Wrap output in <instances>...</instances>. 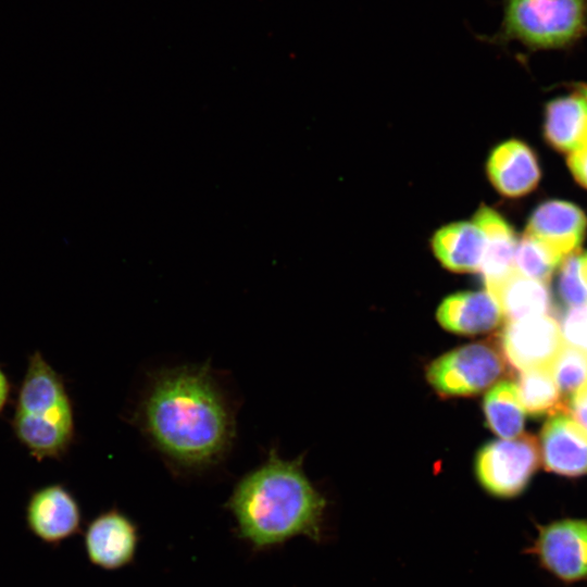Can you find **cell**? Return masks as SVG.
<instances>
[{
	"label": "cell",
	"instance_id": "obj_1",
	"mask_svg": "<svg viewBox=\"0 0 587 587\" xmlns=\"http://www.w3.org/2000/svg\"><path fill=\"white\" fill-rule=\"evenodd\" d=\"M137 415L152 445L187 470L217 463L235 438L232 407L207 365L158 371Z\"/></svg>",
	"mask_w": 587,
	"mask_h": 587
},
{
	"label": "cell",
	"instance_id": "obj_2",
	"mask_svg": "<svg viewBox=\"0 0 587 587\" xmlns=\"http://www.w3.org/2000/svg\"><path fill=\"white\" fill-rule=\"evenodd\" d=\"M225 508L239 538L265 550L298 536L321 541L326 499L312 485L302 457L285 460L272 450L235 485Z\"/></svg>",
	"mask_w": 587,
	"mask_h": 587
},
{
	"label": "cell",
	"instance_id": "obj_3",
	"mask_svg": "<svg viewBox=\"0 0 587 587\" xmlns=\"http://www.w3.org/2000/svg\"><path fill=\"white\" fill-rule=\"evenodd\" d=\"M11 428L38 462L61 460L74 441V409L65 382L39 351L28 357Z\"/></svg>",
	"mask_w": 587,
	"mask_h": 587
},
{
	"label": "cell",
	"instance_id": "obj_4",
	"mask_svg": "<svg viewBox=\"0 0 587 587\" xmlns=\"http://www.w3.org/2000/svg\"><path fill=\"white\" fill-rule=\"evenodd\" d=\"M586 36L587 0H502L499 28L480 38L535 52L571 49Z\"/></svg>",
	"mask_w": 587,
	"mask_h": 587
},
{
	"label": "cell",
	"instance_id": "obj_5",
	"mask_svg": "<svg viewBox=\"0 0 587 587\" xmlns=\"http://www.w3.org/2000/svg\"><path fill=\"white\" fill-rule=\"evenodd\" d=\"M541 463L537 439L521 434L483 446L475 458L474 472L480 487L498 499H514L528 487Z\"/></svg>",
	"mask_w": 587,
	"mask_h": 587
},
{
	"label": "cell",
	"instance_id": "obj_6",
	"mask_svg": "<svg viewBox=\"0 0 587 587\" xmlns=\"http://www.w3.org/2000/svg\"><path fill=\"white\" fill-rule=\"evenodd\" d=\"M505 373L503 352L494 344L474 342L455 348L427 367L426 378L444 396H473Z\"/></svg>",
	"mask_w": 587,
	"mask_h": 587
},
{
	"label": "cell",
	"instance_id": "obj_7",
	"mask_svg": "<svg viewBox=\"0 0 587 587\" xmlns=\"http://www.w3.org/2000/svg\"><path fill=\"white\" fill-rule=\"evenodd\" d=\"M536 529L525 552L539 567L565 586L587 583V517H558Z\"/></svg>",
	"mask_w": 587,
	"mask_h": 587
},
{
	"label": "cell",
	"instance_id": "obj_8",
	"mask_svg": "<svg viewBox=\"0 0 587 587\" xmlns=\"http://www.w3.org/2000/svg\"><path fill=\"white\" fill-rule=\"evenodd\" d=\"M27 530L41 542L58 547L82 532L83 510L75 495L62 483L33 490L25 504Z\"/></svg>",
	"mask_w": 587,
	"mask_h": 587
},
{
	"label": "cell",
	"instance_id": "obj_9",
	"mask_svg": "<svg viewBox=\"0 0 587 587\" xmlns=\"http://www.w3.org/2000/svg\"><path fill=\"white\" fill-rule=\"evenodd\" d=\"M88 561L102 570L116 571L129 565L137 553L139 529L123 511L111 508L93 516L83 533Z\"/></svg>",
	"mask_w": 587,
	"mask_h": 587
},
{
	"label": "cell",
	"instance_id": "obj_10",
	"mask_svg": "<svg viewBox=\"0 0 587 587\" xmlns=\"http://www.w3.org/2000/svg\"><path fill=\"white\" fill-rule=\"evenodd\" d=\"M563 345L559 323L548 314L509 321L501 334L505 360L521 372L550 369Z\"/></svg>",
	"mask_w": 587,
	"mask_h": 587
},
{
	"label": "cell",
	"instance_id": "obj_11",
	"mask_svg": "<svg viewBox=\"0 0 587 587\" xmlns=\"http://www.w3.org/2000/svg\"><path fill=\"white\" fill-rule=\"evenodd\" d=\"M539 448L546 471L565 477L587 474V429L567 414L547 421Z\"/></svg>",
	"mask_w": 587,
	"mask_h": 587
},
{
	"label": "cell",
	"instance_id": "obj_12",
	"mask_svg": "<svg viewBox=\"0 0 587 587\" xmlns=\"http://www.w3.org/2000/svg\"><path fill=\"white\" fill-rule=\"evenodd\" d=\"M486 172L492 187L501 196L512 199L532 192L541 177L535 151L519 139L496 146L487 158Z\"/></svg>",
	"mask_w": 587,
	"mask_h": 587
},
{
	"label": "cell",
	"instance_id": "obj_13",
	"mask_svg": "<svg viewBox=\"0 0 587 587\" xmlns=\"http://www.w3.org/2000/svg\"><path fill=\"white\" fill-rule=\"evenodd\" d=\"M587 228L585 213L575 204L550 200L532 213L525 235L540 241L561 259L575 253Z\"/></svg>",
	"mask_w": 587,
	"mask_h": 587
},
{
	"label": "cell",
	"instance_id": "obj_14",
	"mask_svg": "<svg viewBox=\"0 0 587 587\" xmlns=\"http://www.w3.org/2000/svg\"><path fill=\"white\" fill-rule=\"evenodd\" d=\"M544 136L560 152L571 153L587 142V85L551 100L545 110Z\"/></svg>",
	"mask_w": 587,
	"mask_h": 587
},
{
	"label": "cell",
	"instance_id": "obj_15",
	"mask_svg": "<svg viewBox=\"0 0 587 587\" xmlns=\"http://www.w3.org/2000/svg\"><path fill=\"white\" fill-rule=\"evenodd\" d=\"M436 317L449 332L477 335L498 327L503 314L495 298L487 290H482L448 296L438 307Z\"/></svg>",
	"mask_w": 587,
	"mask_h": 587
},
{
	"label": "cell",
	"instance_id": "obj_16",
	"mask_svg": "<svg viewBox=\"0 0 587 587\" xmlns=\"http://www.w3.org/2000/svg\"><path fill=\"white\" fill-rule=\"evenodd\" d=\"M430 246L437 260L449 271L474 273L482 265L485 237L474 221L453 222L434 233Z\"/></svg>",
	"mask_w": 587,
	"mask_h": 587
},
{
	"label": "cell",
	"instance_id": "obj_17",
	"mask_svg": "<svg viewBox=\"0 0 587 587\" xmlns=\"http://www.w3.org/2000/svg\"><path fill=\"white\" fill-rule=\"evenodd\" d=\"M473 221L485 237V251L479 272L485 286L497 283L515 271L517 240L511 225L494 209L482 205Z\"/></svg>",
	"mask_w": 587,
	"mask_h": 587
},
{
	"label": "cell",
	"instance_id": "obj_18",
	"mask_svg": "<svg viewBox=\"0 0 587 587\" xmlns=\"http://www.w3.org/2000/svg\"><path fill=\"white\" fill-rule=\"evenodd\" d=\"M499 304L503 317L516 321L548 314L551 295L547 283L520 274L516 270L501 280L486 286Z\"/></svg>",
	"mask_w": 587,
	"mask_h": 587
},
{
	"label": "cell",
	"instance_id": "obj_19",
	"mask_svg": "<svg viewBox=\"0 0 587 587\" xmlns=\"http://www.w3.org/2000/svg\"><path fill=\"white\" fill-rule=\"evenodd\" d=\"M483 410L488 428L502 439L521 435L525 410L516 384L501 380L485 395Z\"/></svg>",
	"mask_w": 587,
	"mask_h": 587
},
{
	"label": "cell",
	"instance_id": "obj_20",
	"mask_svg": "<svg viewBox=\"0 0 587 587\" xmlns=\"http://www.w3.org/2000/svg\"><path fill=\"white\" fill-rule=\"evenodd\" d=\"M516 386L524 410L532 416L569 413V401L561 395L549 369L522 371Z\"/></svg>",
	"mask_w": 587,
	"mask_h": 587
},
{
	"label": "cell",
	"instance_id": "obj_21",
	"mask_svg": "<svg viewBox=\"0 0 587 587\" xmlns=\"http://www.w3.org/2000/svg\"><path fill=\"white\" fill-rule=\"evenodd\" d=\"M562 260L544 243L524 234L516 246L514 266L520 274L547 283Z\"/></svg>",
	"mask_w": 587,
	"mask_h": 587
},
{
	"label": "cell",
	"instance_id": "obj_22",
	"mask_svg": "<svg viewBox=\"0 0 587 587\" xmlns=\"http://www.w3.org/2000/svg\"><path fill=\"white\" fill-rule=\"evenodd\" d=\"M549 370L561 395L569 401L587 384V353L563 345Z\"/></svg>",
	"mask_w": 587,
	"mask_h": 587
},
{
	"label": "cell",
	"instance_id": "obj_23",
	"mask_svg": "<svg viewBox=\"0 0 587 587\" xmlns=\"http://www.w3.org/2000/svg\"><path fill=\"white\" fill-rule=\"evenodd\" d=\"M557 289L565 307L587 304V279L583 255L575 252L565 258L560 270Z\"/></svg>",
	"mask_w": 587,
	"mask_h": 587
},
{
	"label": "cell",
	"instance_id": "obj_24",
	"mask_svg": "<svg viewBox=\"0 0 587 587\" xmlns=\"http://www.w3.org/2000/svg\"><path fill=\"white\" fill-rule=\"evenodd\" d=\"M558 323L563 344L587 353V304L567 308Z\"/></svg>",
	"mask_w": 587,
	"mask_h": 587
},
{
	"label": "cell",
	"instance_id": "obj_25",
	"mask_svg": "<svg viewBox=\"0 0 587 587\" xmlns=\"http://www.w3.org/2000/svg\"><path fill=\"white\" fill-rule=\"evenodd\" d=\"M567 164L576 182L587 189V142L569 154Z\"/></svg>",
	"mask_w": 587,
	"mask_h": 587
},
{
	"label": "cell",
	"instance_id": "obj_26",
	"mask_svg": "<svg viewBox=\"0 0 587 587\" xmlns=\"http://www.w3.org/2000/svg\"><path fill=\"white\" fill-rule=\"evenodd\" d=\"M587 429V384L577 390L569 400V413Z\"/></svg>",
	"mask_w": 587,
	"mask_h": 587
},
{
	"label": "cell",
	"instance_id": "obj_27",
	"mask_svg": "<svg viewBox=\"0 0 587 587\" xmlns=\"http://www.w3.org/2000/svg\"><path fill=\"white\" fill-rule=\"evenodd\" d=\"M12 385L7 373L0 366V414L7 407L8 400L11 395Z\"/></svg>",
	"mask_w": 587,
	"mask_h": 587
},
{
	"label": "cell",
	"instance_id": "obj_28",
	"mask_svg": "<svg viewBox=\"0 0 587 587\" xmlns=\"http://www.w3.org/2000/svg\"><path fill=\"white\" fill-rule=\"evenodd\" d=\"M583 263H584V272L587 279V254L583 255Z\"/></svg>",
	"mask_w": 587,
	"mask_h": 587
}]
</instances>
